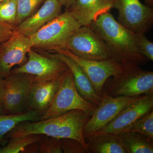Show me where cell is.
Returning a JSON list of instances; mask_svg holds the SVG:
<instances>
[{
    "instance_id": "1",
    "label": "cell",
    "mask_w": 153,
    "mask_h": 153,
    "mask_svg": "<svg viewBox=\"0 0 153 153\" xmlns=\"http://www.w3.org/2000/svg\"><path fill=\"white\" fill-rule=\"evenodd\" d=\"M92 114L74 109L64 114L37 122L25 121L20 123L7 133L4 138L11 139L31 134H41L57 138L77 140L86 149L82 130Z\"/></svg>"
},
{
    "instance_id": "2",
    "label": "cell",
    "mask_w": 153,
    "mask_h": 153,
    "mask_svg": "<svg viewBox=\"0 0 153 153\" xmlns=\"http://www.w3.org/2000/svg\"><path fill=\"white\" fill-rule=\"evenodd\" d=\"M89 27L104 41L114 58L119 63L140 66L147 62L137 48L136 35L120 24L110 11L99 14Z\"/></svg>"
},
{
    "instance_id": "3",
    "label": "cell",
    "mask_w": 153,
    "mask_h": 153,
    "mask_svg": "<svg viewBox=\"0 0 153 153\" xmlns=\"http://www.w3.org/2000/svg\"><path fill=\"white\" fill-rule=\"evenodd\" d=\"M121 64V71L106 80L102 91L112 97L153 94V71L143 70L133 63Z\"/></svg>"
},
{
    "instance_id": "4",
    "label": "cell",
    "mask_w": 153,
    "mask_h": 153,
    "mask_svg": "<svg viewBox=\"0 0 153 153\" xmlns=\"http://www.w3.org/2000/svg\"><path fill=\"white\" fill-rule=\"evenodd\" d=\"M81 27L66 9L64 13L29 37L33 48L52 53L58 49H65L68 39Z\"/></svg>"
},
{
    "instance_id": "5",
    "label": "cell",
    "mask_w": 153,
    "mask_h": 153,
    "mask_svg": "<svg viewBox=\"0 0 153 153\" xmlns=\"http://www.w3.org/2000/svg\"><path fill=\"white\" fill-rule=\"evenodd\" d=\"M97 106L80 95L75 87L73 74L69 69L57 89L49 109L41 117L40 120L56 117L74 109L81 110L92 114Z\"/></svg>"
},
{
    "instance_id": "6",
    "label": "cell",
    "mask_w": 153,
    "mask_h": 153,
    "mask_svg": "<svg viewBox=\"0 0 153 153\" xmlns=\"http://www.w3.org/2000/svg\"><path fill=\"white\" fill-rule=\"evenodd\" d=\"M38 53L33 48L28 52L27 62L14 67L11 74L25 73L34 76L35 82H43L57 79L68 72L69 68L62 60L50 53Z\"/></svg>"
},
{
    "instance_id": "7",
    "label": "cell",
    "mask_w": 153,
    "mask_h": 153,
    "mask_svg": "<svg viewBox=\"0 0 153 153\" xmlns=\"http://www.w3.org/2000/svg\"><path fill=\"white\" fill-rule=\"evenodd\" d=\"M65 49L89 60L114 58L106 44L91 28L81 26L68 39Z\"/></svg>"
},
{
    "instance_id": "8",
    "label": "cell",
    "mask_w": 153,
    "mask_h": 153,
    "mask_svg": "<svg viewBox=\"0 0 153 153\" xmlns=\"http://www.w3.org/2000/svg\"><path fill=\"white\" fill-rule=\"evenodd\" d=\"M112 8L118 11L117 22L134 35L145 34L153 23V9L140 0H114Z\"/></svg>"
},
{
    "instance_id": "9",
    "label": "cell",
    "mask_w": 153,
    "mask_h": 153,
    "mask_svg": "<svg viewBox=\"0 0 153 153\" xmlns=\"http://www.w3.org/2000/svg\"><path fill=\"white\" fill-rule=\"evenodd\" d=\"M141 96L132 97H112L102 91L100 103L83 127L82 134L84 139L107 125L122 110Z\"/></svg>"
},
{
    "instance_id": "10",
    "label": "cell",
    "mask_w": 153,
    "mask_h": 153,
    "mask_svg": "<svg viewBox=\"0 0 153 153\" xmlns=\"http://www.w3.org/2000/svg\"><path fill=\"white\" fill-rule=\"evenodd\" d=\"M34 82V76L25 73L11 74L4 78L3 114L27 111L28 95Z\"/></svg>"
},
{
    "instance_id": "11",
    "label": "cell",
    "mask_w": 153,
    "mask_h": 153,
    "mask_svg": "<svg viewBox=\"0 0 153 153\" xmlns=\"http://www.w3.org/2000/svg\"><path fill=\"white\" fill-rule=\"evenodd\" d=\"M54 52L63 54L74 60L87 75L96 93L100 97L106 80L118 74L122 69L121 64L114 58L101 60H87L74 55L66 49H58Z\"/></svg>"
},
{
    "instance_id": "12",
    "label": "cell",
    "mask_w": 153,
    "mask_h": 153,
    "mask_svg": "<svg viewBox=\"0 0 153 153\" xmlns=\"http://www.w3.org/2000/svg\"><path fill=\"white\" fill-rule=\"evenodd\" d=\"M32 48L33 44L30 37L16 32L0 44V76L7 77L15 66L27 62L28 52Z\"/></svg>"
},
{
    "instance_id": "13",
    "label": "cell",
    "mask_w": 153,
    "mask_h": 153,
    "mask_svg": "<svg viewBox=\"0 0 153 153\" xmlns=\"http://www.w3.org/2000/svg\"><path fill=\"white\" fill-rule=\"evenodd\" d=\"M153 94L142 95L126 106L114 119L94 134L125 132L140 118L153 110Z\"/></svg>"
},
{
    "instance_id": "14",
    "label": "cell",
    "mask_w": 153,
    "mask_h": 153,
    "mask_svg": "<svg viewBox=\"0 0 153 153\" xmlns=\"http://www.w3.org/2000/svg\"><path fill=\"white\" fill-rule=\"evenodd\" d=\"M66 74L53 80L33 82L28 95L27 111L36 112L41 117L49 109Z\"/></svg>"
},
{
    "instance_id": "15",
    "label": "cell",
    "mask_w": 153,
    "mask_h": 153,
    "mask_svg": "<svg viewBox=\"0 0 153 153\" xmlns=\"http://www.w3.org/2000/svg\"><path fill=\"white\" fill-rule=\"evenodd\" d=\"M62 6L57 0H45L38 11L16 27V32L30 37L62 14Z\"/></svg>"
},
{
    "instance_id": "16",
    "label": "cell",
    "mask_w": 153,
    "mask_h": 153,
    "mask_svg": "<svg viewBox=\"0 0 153 153\" xmlns=\"http://www.w3.org/2000/svg\"><path fill=\"white\" fill-rule=\"evenodd\" d=\"M114 0H75L68 8L81 26L89 27L99 14L112 8Z\"/></svg>"
},
{
    "instance_id": "17",
    "label": "cell",
    "mask_w": 153,
    "mask_h": 153,
    "mask_svg": "<svg viewBox=\"0 0 153 153\" xmlns=\"http://www.w3.org/2000/svg\"><path fill=\"white\" fill-rule=\"evenodd\" d=\"M51 54L62 60L69 68L73 74L76 90L80 95L88 101L98 105L102 97L96 93L90 80L79 65L73 59L63 54L57 52Z\"/></svg>"
},
{
    "instance_id": "18",
    "label": "cell",
    "mask_w": 153,
    "mask_h": 153,
    "mask_svg": "<svg viewBox=\"0 0 153 153\" xmlns=\"http://www.w3.org/2000/svg\"><path fill=\"white\" fill-rule=\"evenodd\" d=\"M85 140L89 153H127L117 135L94 134Z\"/></svg>"
},
{
    "instance_id": "19",
    "label": "cell",
    "mask_w": 153,
    "mask_h": 153,
    "mask_svg": "<svg viewBox=\"0 0 153 153\" xmlns=\"http://www.w3.org/2000/svg\"><path fill=\"white\" fill-rule=\"evenodd\" d=\"M127 153H153V140L143 135L125 132L117 135Z\"/></svg>"
},
{
    "instance_id": "20",
    "label": "cell",
    "mask_w": 153,
    "mask_h": 153,
    "mask_svg": "<svg viewBox=\"0 0 153 153\" xmlns=\"http://www.w3.org/2000/svg\"><path fill=\"white\" fill-rule=\"evenodd\" d=\"M41 119L38 114L30 111L17 114H0V146L7 144L8 141L5 139V136L18 124L25 121H38Z\"/></svg>"
},
{
    "instance_id": "21",
    "label": "cell",
    "mask_w": 153,
    "mask_h": 153,
    "mask_svg": "<svg viewBox=\"0 0 153 153\" xmlns=\"http://www.w3.org/2000/svg\"><path fill=\"white\" fill-rule=\"evenodd\" d=\"M42 136L41 134H31L10 139L7 145L0 147V153H22L28 145L39 142Z\"/></svg>"
},
{
    "instance_id": "22",
    "label": "cell",
    "mask_w": 153,
    "mask_h": 153,
    "mask_svg": "<svg viewBox=\"0 0 153 153\" xmlns=\"http://www.w3.org/2000/svg\"><path fill=\"white\" fill-rule=\"evenodd\" d=\"M138 133L153 140V111L146 114L134 123L126 132Z\"/></svg>"
},
{
    "instance_id": "23",
    "label": "cell",
    "mask_w": 153,
    "mask_h": 153,
    "mask_svg": "<svg viewBox=\"0 0 153 153\" xmlns=\"http://www.w3.org/2000/svg\"><path fill=\"white\" fill-rule=\"evenodd\" d=\"M17 5L16 0L0 2V22L16 27Z\"/></svg>"
},
{
    "instance_id": "24",
    "label": "cell",
    "mask_w": 153,
    "mask_h": 153,
    "mask_svg": "<svg viewBox=\"0 0 153 153\" xmlns=\"http://www.w3.org/2000/svg\"><path fill=\"white\" fill-rule=\"evenodd\" d=\"M45 0H16L17 5L16 27L32 15Z\"/></svg>"
},
{
    "instance_id": "25",
    "label": "cell",
    "mask_w": 153,
    "mask_h": 153,
    "mask_svg": "<svg viewBox=\"0 0 153 153\" xmlns=\"http://www.w3.org/2000/svg\"><path fill=\"white\" fill-rule=\"evenodd\" d=\"M40 153H63L60 139L43 135L40 142Z\"/></svg>"
},
{
    "instance_id": "26",
    "label": "cell",
    "mask_w": 153,
    "mask_h": 153,
    "mask_svg": "<svg viewBox=\"0 0 153 153\" xmlns=\"http://www.w3.org/2000/svg\"><path fill=\"white\" fill-rule=\"evenodd\" d=\"M137 47L141 54L148 60H153V43L143 35L136 37Z\"/></svg>"
},
{
    "instance_id": "27",
    "label": "cell",
    "mask_w": 153,
    "mask_h": 153,
    "mask_svg": "<svg viewBox=\"0 0 153 153\" xmlns=\"http://www.w3.org/2000/svg\"><path fill=\"white\" fill-rule=\"evenodd\" d=\"M61 148L64 153H86L89 151L77 140L71 138L60 139Z\"/></svg>"
},
{
    "instance_id": "28",
    "label": "cell",
    "mask_w": 153,
    "mask_h": 153,
    "mask_svg": "<svg viewBox=\"0 0 153 153\" xmlns=\"http://www.w3.org/2000/svg\"><path fill=\"white\" fill-rule=\"evenodd\" d=\"M16 33V27L0 22V44L10 38Z\"/></svg>"
},
{
    "instance_id": "29",
    "label": "cell",
    "mask_w": 153,
    "mask_h": 153,
    "mask_svg": "<svg viewBox=\"0 0 153 153\" xmlns=\"http://www.w3.org/2000/svg\"><path fill=\"white\" fill-rule=\"evenodd\" d=\"M4 91V78L0 76V114H3Z\"/></svg>"
},
{
    "instance_id": "30",
    "label": "cell",
    "mask_w": 153,
    "mask_h": 153,
    "mask_svg": "<svg viewBox=\"0 0 153 153\" xmlns=\"http://www.w3.org/2000/svg\"><path fill=\"white\" fill-rule=\"evenodd\" d=\"M40 145L39 142L33 143L28 145L22 151V153H39Z\"/></svg>"
},
{
    "instance_id": "31",
    "label": "cell",
    "mask_w": 153,
    "mask_h": 153,
    "mask_svg": "<svg viewBox=\"0 0 153 153\" xmlns=\"http://www.w3.org/2000/svg\"><path fill=\"white\" fill-rule=\"evenodd\" d=\"M63 6H65L66 8H68L73 4L75 0H57Z\"/></svg>"
},
{
    "instance_id": "32",
    "label": "cell",
    "mask_w": 153,
    "mask_h": 153,
    "mask_svg": "<svg viewBox=\"0 0 153 153\" xmlns=\"http://www.w3.org/2000/svg\"><path fill=\"white\" fill-rule=\"evenodd\" d=\"M146 5L152 7L153 6V0H143Z\"/></svg>"
},
{
    "instance_id": "33",
    "label": "cell",
    "mask_w": 153,
    "mask_h": 153,
    "mask_svg": "<svg viewBox=\"0 0 153 153\" xmlns=\"http://www.w3.org/2000/svg\"><path fill=\"white\" fill-rule=\"evenodd\" d=\"M3 1V0H0V2L1 1Z\"/></svg>"
}]
</instances>
